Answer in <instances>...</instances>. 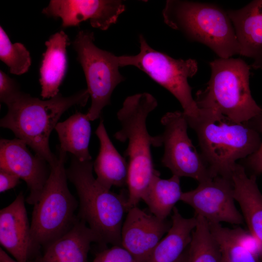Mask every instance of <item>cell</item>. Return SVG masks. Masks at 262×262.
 <instances>
[{
  "mask_svg": "<svg viewBox=\"0 0 262 262\" xmlns=\"http://www.w3.org/2000/svg\"><path fill=\"white\" fill-rule=\"evenodd\" d=\"M156 99L144 92L128 97L117 113L121 128L115 138L128 142L125 152L128 158V205L137 206L144 196L151 179L157 171L153 166L151 147H160L158 135L148 133L146 121L148 115L157 106Z\"/></svg>",
  "mask_w": 262,
  "mask_h": 262,
  "instance_id": "obj_1",
  "label": "cell"
},
{
  "mask_svg": "<svg viewBox=\"0 0 262 262\" xmlns=\"http://www.w3.org/2000/svg\"><path fill=\"white\" fill-rule=\"evenodd\" d=\"M249 123L233 122L207 109H201L199 117L188 122L196 133L200 154L213 177L231 179L236 161L258 149L261 139Z\"/></svg>",
  "mask_w": 262,
  "mask_h": 262,
  "instance_id": "obj_2",
  "label": "cell"
},
{
  "mask_svg": "<svg viewBox=\"0 0 262 262\" xmlns=\"http://www.w3.org/2000/svg\"><path fill=\"white\" fill-rule=\"evenodd\" d=\"M89 97L87 89L69 97H64L59 92L47 100L23 92L7 106L8 112L1 119L0 126L11 130L17 138L24 141L51 166L58 159L49 148L52 131L63 113L74 106H84Z\"/></svg>",
  "mask_w": 262,
  "mask_h": 262,
  "instance_id": "obj_3",
  "label": "cell"
},
{
  "mask_svg": "<svg viewBox=\"0 0 262 262\" xmlns=\"http://www.w3.org/2000/svg\"><path fill=\"white\" fill-rule=\"evenodd\" d=\"M92 160L82 162L72 156L66 169L67 179L74 185L79 197L77 217L96 234L98 244L121 245L123 217L129 208L128 197L101 186L93 174Z\"/></svg>",
  "mask_w": 262,
  "mask_h": 262,
  "instance_id": "obj_4",
  "label": "cell"
},
{
  "mask_svg": "<svg viewBox=\"0 0 262 262\" xmlns=\"http://www.w3.org/2000/svg\"><path fill=\"white\" fill-rule=\"evenodd\" d=\"M211 76L205 88L196 93L200 109H211L237 123L262 115L249 87L250 66L240 58H221L210 63Z\"/></svg>",
  "mask_w": 262,
  "mask_h": 262,
  "instance_id": "obj_5",
  "label": "cell"
},
{
  "mask_svg": "<svg viewBox=\"0 0 262 262\" xmlns=\"http://www.w3.org/2000/svg\"><path fill=\"white\" fill-rule=\"evenodd\" d=\"M164 22L188 39L202 43L220 58L240 54V46L227 11L211 3L168 0L163 11Z\"/></svg>",
  "mask_w": 262,
  "mask_h": 262,
  "instance_id": "obj_6",
  "label": "cell"
},
{
  "mask_svg": "<svg viewBox=\"0 0 262 262\" xmlns=\"http://www.w3.org/2000/svg\"><path fill=\"white\" fill-rule=\"evenodd\" d=\"M66 153L59 151L57 162L50 166L49 177L33 205L31 241L35 259L44 248L69 231L78 220L79 202L70 193L65 167Z\"/></svg>",
  "mask_w": 262,
  "mask_h": 262,
  "instance_id": "obj_7",
  "label": "cell"
},
{
  "mask_svg": "<svg viewBox=\"0 0 262 262\" xmlns=\"http://www.w3.org/2000/svg\"><path fill=\"white\" fill-rule=\"evenodd\" d=\"M140 50L135 55L118 56L120 67L134 66L170 92L179 101L187 121L199 117L201 109L192 95L188 79L197 72L195 60L176 59L149 46L143 35H139Z\"/></svg>",
  "mask_w": 262,
  "mask_h": 262,
  "instance_id": "obj_8",
  "label": "cell"
},
{
  "mask_svg": "<svg viewBox=\"0 0 262 262\" xmlns=\"http://www.w3.org/2000/svg\"><path fill=\"white\" fill-rule=\"evenodd\" d=\"M94 33L80 30L72 42L87 82L91 104L86 115L90 121L98 119L103 108L110 103L116 86L124 80L120 73L118 56L94 44Z\"/></svg>",
  "mask_w": 262,
  "mask_h": 262,
  "instance_id": "obj_9",
  "label": "cell"
},
{
  "mask_svg": "<svg viewBox=\"0 0 262 262\" xmlns=\"http://www.w3.org/2000/svg\"><path fill=\"white\" fill-rule=\"evenodd\" d=\"M161 121L164 128L159 135L162 146L164 147L163 164L173 175L191 178L198 183L213 177L188 135L189 125L184 113L168 112Z\"/></svg>",
  "mask_w": 262,
  "mask_h": 262,
  "instance_id": "obj_10",
  "label": "cell"
},
{
  "mask_svg": "<svg viewBox=\"0 0 262 262\" xmlns=\"http://www.w3.org/2000/svg\"><path fill=\"white\" fill-rule=\"evenodd\" d=\"M180 201L210 223L239 225L244 221L234 203L231 179L217 176L199 182L196 188L182 192Z\"/></svg>",
  "mask_w": 262,
  "mask_h": 262,
  "instance_id": "obj_11",
  "label": "cell"
},
{
  "mask_svg": "<svg viewBox=\"0 0 262 262\" xmlns=\"http://www.w3.org/2000/svg\"><path fill=\"white\" fill-rule=\"evenodd\" d=\"M23 140L1 139L0 168L16 175L26 183L30 194L26 201L34 205L38 201L50 172L48 163L28 149Z\"/></svg>",
  "mask_w": 262,
  "mask_h": 262,
  "instance_id": "obj_12",
  "label": "cell"
},
{
  "mask_svg": "<svg viewBox=\"0 0 262 262\" xmlns=\"http://www.w3.org/2000/svg\"><path fill=\"white\" fill-rule=\"evenodd\" d=\"M125 10V5L118 0H51L42 13L60 18L63 27L78 26L89 20L93 27L106 30Z\"/></svg>",
  "mask_w": 262,
  "mask_h": 262,
  "instance_id": "obj_13",
  "label": "cell"
},
{
  "mask_svg": "<svg viewBox=\"0 0 262 262\" xmlns=\"http://www.w3.org/2000/svg\"><path fill=\"white\" fill-rule=\"evenodd\" d=\"M171 221L161 219L137 206L131 208L123 222L122 246L137 262H148L155 248L171 226Z\"/></svg>",
  "mask_w": 262,
  "mask_h": 262,
  "instance_id": "obj_14",
  "label": "cell"
},
{
  "mask_svg": "<svg viewBox=\"0 0 262 262\" xmlns=\"http://www.w3.org/2000/svg\"><path fill=\"white\" fill-rule=\"evenodd\" d=\"M25 202L20 192L10 204L0 211V245L18 262H28L36 258Z\"/></svg>",
  "mask_w": 262,
  "mask_h": 262,
  "instance_id": "obj_15",
  "label": "cell"
},
{
  "mask_svg": "<svg viewBox=\"0 0 262 262\" xmlns=\"http://www.w3.org/2000/svg\"><path fill=\"white\" fill-rule=\"evenodd\" d=\"M227 12L240 46V54L252 59L253 68L262 69V0Z\"/></svg>",
  "mask_w": 262,
  "mask_h": 262,
  "instance_id": "obj_16",
  "label": "cell"
},
{
  "mask_svg": "<svg viewBox=\"0 0 262 262\" xmlns=\"http://www.w3.org/2000/svg\"><path fill=\"white\" fill-rule=\"evenodd\" d=\"M234 197L241 208L249 232L259 245L258 259L262 262V194L255 176L248 177L241 165L237 164L232 174Z\"/></svg>",
  "mask_w": 262,
  "mask_h": 262,
  "instance_id": "obj_17",
  "label": "cell"
},
{
  "mask_svg": "<svg viewBox=\"0 0 262 262\" xmlns=\"http://www.w3.org/2000/svg\"><path fill=\"white\" fill-rule=\"evenodd\" d=\"M98 244L96 234L78 219L66 233L44 247L34 262H87L92 243Z\"/></svg>",
  "mask_w": 262,
  "mask_h": 262,
  "instance_id": "obj_18",
  "label": "cell"
},
{
  "mask_svg": "<svg viewBox=\"0 0 262 262\" xmlns=\"http://www.w3.org/2000/svg\"><path fill=\"white\" fill-rule=\"evenodd\" d=\"M67 35L61 31L52 34L45 42L47 49L43 54L40 67L41 96L51 98L59 93L66 74L67 60L66 48L69 45Z\"/></svg>",
  "mask_w": 262,
  "mask_h": 262,
  "instance_id": "obj_19",
  "label": "cell"
},
{
  "mask_svg": "<svg viewBox=\"0 0 262 262\" xmlns=\"http://www.w3.org/2000/svg\"><path fill=\"white\" fill-rule=\"evenodd\" d=\"M100 144L98 155L93 163L97 181L105 188L127 186L129 164L110 140L101 119L95 131Z\"/></svg>",
  "mask_w": 262,
  "mask_h": 262,
  "instance_id": "obj_20",
  "label": "cell"
},
{
  "mask_svg": "<svg viewBox=\"0 0 262 262\" xmlns=\"http://www.w3.org/2000/svg\"><path fill=\"white\" fill-rule=\"evenodd\" d=\"M171 226L153 250L148 262H177L189 246L197 218H185L176 207L173 210Z\"/></svg>",
  "mask_w": 262,
  "mask_h": 262,
  "instance_id": "obj_21",
  "label": "cell"
},
{
  "mask_svg": "<svg viewBox=\"0 0 262 262\" xmlns=\"http://www.w3.org/2000/svg\"><path fill=\"white\" fill-rule=\"evenodd\" d=\"M55 130L60 141L59 151L69 152L82 162L92 160L88 148L91 127L86 114L77 112L58 123Z\"/></svg>",
  "mask_w": 262,
  "mask_h": 262,
  "instance_id": "obj_22",
  "label": "cell"
},
{
  "mask_svg": "<svg viewBox=\"0 0 262 262\" xmlns=\"http://www.w3.org/2000/svg\"><path fill=\"white\" fill-rule=\"evenodd\" d=\"M182 193L179 177L173 175L169 179H163L157 171L142 200L152 214L160 219H166L176 203L180 200Z\"/></svg>",
  "mask_w": 262,
  "mask_h": 262,
  "instance_id": "obj_23",
  "label": "cell"
},
{
  "mask_svg": "<svg viewBox=\"0 0 262 262\" xmlns=\"http://www.w3.org/2000/svg\"><path fill=\"white\" fill-rule=\"evenodd\" d=\"M209 223L211 232L221 249L225 262H259L257 255L246 241V231L241 228L230 229L220 224Z\"/></svg>",
  "mask_w": 262,
  "mask_h": 262,
  "instance_id": "obj_24",
  "label": "cell"
},
{
  "mask_svg": "<svg viewBox=\"0 0 262 262\" xmlns=\"http://www.w3.org/2000/svg\"><path fill=\"white\" fill-rule=\"evenodd\" d=\"M195 216L197 223L187 248L188 262H223L221 249L208 222L201 216Z\"/></svg>",
  "mask_w": 262,
  "mask_h": 262,
  "instance_id": "obj_25",
  "label": "cell"
},
{
  "mask_svg": "<svg viewBox=\"0 0 262 262\" xmlns=\"http://www.w3.org/2000/svg\"><path fill=\"white\" fill-rule=\"evenodd\" d=\"M0 59L11 73L20 75L27 72L31 65L30 52L23 44L11 43L3 28L0 27Z\"/></svg>",
  "mask_w": 262,
  "mask_h": 262,
  "instance_id": "obj_26",
  "label": "cell"
},
{
  "mask_svg": "<svg viewBox=\"0 0 262 262\" xmlns=\"http://www.w3.org/2000/svg\"><path fill=\"white\" fill-rule=\"evenodd\" d=\"M93 262H137L132 255L122 246H113L98 252Z\"/></svg>",
  "mask_w": 262,
  "mask_h": 262,
  "instance_id": "obj_27",
  "label": "cell"
},
{
  "mask_svg": "<svg viewBox=\"0 0 262 262\" xmlns=\"http://www.w3.org/2000/svg\"><path fill=\"white\" fill-rule=\"evenodd\" d=\"M18 84L2 70L0 71V100L7 106L22 93Z\"/></svg>",
  "mask_w": 262,
  "mask_h": 262,
  "instance_id": "obj_28",
  "label": "cell"
},
{
  "mask_svg": "<svg viewBox=\"0 0 262 262\" xmlns=\"http://www.w3.org/2000/svg\"><path fill=\"white\" fill-rule=\"evenodd\" d=\"M20 178L15 174L0 168V192L2 193L16 187Z\"/></svg>",
  "mask_w": 262,
  "mask_h": 262,
  "instance_id": "obj_29",
  "label": "cell"
},
{
  "mask_svg": "<svg viewBox=\"0 0 262 262\" xmlns=\"http://www.w3.org/2000/svg\"><path fill=\"white\" fill-rule=\"evenodd\" d=\"M261 118L259 128L262 133V115ZM247 163L249 166L257 173L262 174V141L258 149L252 155L247 157Z\"/></svg>",
  "mask_w": 262,
  "mask_h": 262,
  "instance_id": "obj_30",
  "label": "cell"
},
{
  "mask_svg": "<svg viewBox=\"0 0 262 262\" xmlns=\"http://www.w3.org/2000/svg\"><path fill=\"white\" fill-rule=\"evenodd\" d=\"M0 262H18L10 257L2 248H0Z\"/></svg>",
  "mask_w": 262,
  "mask_h": 262,
  "instance_id": "obj_31",
  "label": "cell"
},
{
  "mask_svg": "<svg viewBox=\"0 0 262 262\" xmlns=\"http://www.w3.org/2000/svg\"><path fill=\"white\" fill-rule=\"evenodd\" d=\"M177 262H188L187 248Z\"/></svg>",
  "mask_w": 262,
  "mask_h": 262,
  "instance_id": "obj_32",
  "label": "cell"
},
{
  "mask_svg": "<svg viewBox=\"0 0 262 262\" xmlns=\"http://www.w3.org/2000/svg\"><path fill=\"white\" fill-rule=\"evenodd\" d=\"M223 262H224V261H223Z\"/></svg>",
  "mask_w": 262,
  "mask_h": 262,
  "instance_id": "obj_33",
  "label": "cell"
}]
</instances>
